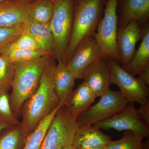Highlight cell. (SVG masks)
<instances>
[{"label":"cell","mask_w":149,"mask_h":149,"mask_svg":"<svg viewBox=\"0 0 149 149\" xmlns=\"http://www.w3.org/2000/svg\"><path fill=\"white\" fill-rule=\"evenodd\" d=\"M55 60L52 57L49 60L37 91L26 102L20 128L22 135H30L39 123L61 103L54 84V73L56 65Z\"/></svg>","instance_id":"6da1fadb"},{"label":"cell","mask_w":149,"mask_h":149,"mask_svg":"<svg viewBox=\"0 0 149 149\" xmlns=\"http://www.w3.org/2000/svg\"><path fill=\"white\" fill-rule=\"evenodd\" d=\"M52 56L49 55L29 61L15 64L10 102L12 111L16 117L22 106L36 92L45 68Z\"/></svg>","instance_id":"7a4b0ae2"},{"label":"cell","mask_w":149,"mask_h":149,"mask_svg":"<svg viewBox=\"0 0 149 149\" xmlns=\"http://www.w3.org/2000/svg\"><path fill=\"white\" fill-rule=\"evenodd\" d=\"M107 0H73L72 27L69 46L63 61L66 65L83 40L94 36L102 18Z\"/></svg>","instance_id":"3957f363"},{"label":"cell","mask_w":149,"mask_h":149,"mask_svg":"<svg viewBox=\"0 0 149 149\" xmlns=\"http://www.w3.org/2000/svg\"><path fill=\"white\" fill-rule=\"evenodd\" d=\"M73 0H54L50 26L55 44L56 59L63 61L72 27Z\"/></svg>","instance_id":"277c9868"},{"label":"cell","mask_w":149,"mask_h":149,"mask_svg":"<svg viewBox=\"0 0 149 149\" xmlns=\"http://www.w3.org/2000/svg\"><path fill=\"white\" fill-rule=\"evenodd\" d=\"M118 0H107L104 15L99 22L94 37L104 55L121 64L116 46Z\"/></svg>","instance_id":"5b68a950"},{"label":"cell","mask_w":149,"mask_h":149,"mask_svg":"<svg viewBox=\"0 0 149 149\" xmlns=\"http://www.w3.org/2000/svg\"><path fill=\"white\" fill-rule=\"evenodd\" d=\"M77 127L76 120L63 106L52 120L40 149H61L71 145Z\"/></svg>","instance_id":"8992f818"},{"label":"cell","mask_w":149,"mask_h":149,"mask_svg":"<svg viewBox=\"0 0 149 149\" xmlns=\"http://www.w3.org/2000/svg\"><path fill=\"white\" fill-rule=\"evenodd\" d=\"M111 84L117 85L123 97L129 102L140 104L149 102V89L141 80L131 75L114 60L108 58Z\"/></svg>","instance_id":"52a82bcc"},{"label":"cell","mask_w":149,"mask_h":149,"mask_svg":"<svg viewBox=\"0 0 149 149\" xmlns=\"http://www.w3.org/2000/svg\"><path fill=\"white\" fill-rule=\"evenodd\" d=\"M128 102L120 91L109 90L97 103L77 118L78 126L93 125L106 120L125 108Z\"/></svg>","instance_id":"ba28073f"},{"label":"cell","mask_w":149,"mask_h":149,"mask_svg":"<svg viewBox=\"0 0 149 149\" xmlns=\"http://www.w3.org/2000/svg\"><path fill=\"white\" fill-rule=\"evenodd\" d=\"M100 129L132 131L143 139L149 135V126L141 119L133 102L111 117L93 125Z\"/></svg>","instance_id":"9c48e42d"},{"label":"cell","mask_w":149,"mask_h":149,"mask_svg":"<svg viewBox=\"0 0 149 149\" xmlns=\"http://www.w3.org/2000/svg\"><path fill=\"white\" fill-rule=\"evenodd\" d=\"M105 56L94 36L85 38L75 49L66 65L75 79L83 80V73L90 65Z\"/></svg>","instance_id":"30bf717a"},{"label":"cell","mask_w":149,"mask_h":149,"mask_svg":"<svg viewBox=\"0 0 149 149\" xmlns=\"http://www.w3.org/2000/svg\"><path fill=\"white\" fill-rule=\"evenodd\" d=\"M83 80L97 97L106 94L111 84L108 58L103 56L92 63L83 72Z\"/></svg>","instance_id":"8fae6325"},{"label":"cell","mask_w":149,"mask_h":149,"mask_svg":"<svg viewBox=\"0 0 149 149\" xmlns=\"http://www.w3.org/2000/svg\"><path fill=\"white\" fill-rule=\"evenodd\" d=\"M142 37V29L136 20L126 26L118 28L116 46L123 68L125 69L133 58L136 50V44Z\"/></svg>","instance_id":"7c38bea8"},{"label":"cell","mask_w":149,"mask_h":149,"mask_svg":"<svg viewBox=\"0 0 149 149\" xmlns=\"http://www.w3.org/2000/svg\"><path fill=\"white\" fill-rule=\"evenodd\" d=\"M118 28L136 20L142 29L149 21V0H118Z\"/></svg>","instance_id":"4fadbf2b"},{"label":"cell","mask_w":149,"mask_h":149,"mask_svg":"<svg viewBox=\"0 0 149 149\" xmlns=\"http://www.w3.org/2000/svg\"><path fill=\"white\" fill-rule=\"evenodd\" d=\"M34 0H5L0 2V27H9L27 21Z\"/></svg>","instance_id":"5bb4252c"},{"label":"cell","mask_w":149,"mask_h":149,"mask_svg":"<svg viewBox=\"0 0 149 149\" xmlns=\"http://www.w3.org/2000/svg\"><path fill=\"white\" fill-rule=\"evenodd\" d=\"M111 141L110 136L94 125L78 126L72 145L74 149L104 148Z\"/></svg>","instance_id":"9a60e30c"},{"label":"cell","mask_w":149,"mask_h":149,"mask_svg":"<svg viewBox=\"0 0 149 149\" xmlns=\"http://www.w3.org/2000/svg\"><path fill=\"white\" fill-rule=\"evenodd\" d=\"M97 96L84 81L72 93L65 105L67 109L75 120L85 113L95 102Z\"/></svg>","instance_id":"2e32d148"},{"label":"cell","mask_w":149,"mask_h":149,"mask_svg":"<svg viewBox=\"0 0 149 149\" xmlns=\"http://www.w3.org/2000/svg\"><path fill=\"white\" fill-rule=\"evenodd\" d=\"M24 32L30 35L42 50L56 59L55 44L50 24H38L26 22Z\"/></svg>","instance_id":"e0dca14e"},{"label":"cell","mask_w":149,"mask_h":149,"mask_svg":"<svg viewBox=\"0 0 149 149\" xmlns=\"http://www.w3.org/2000/svg\"><path fill=\"white\" fill-rule=\"evenodd\" d=\"M141 42L130 63L125 68L127 72L136 77L139 72L149 68V21L142 28Z\"/></svg>","instance_id":"ac0fdd59"},{"label":"cell","mask_w":149,"mask_h":149,"mask_svg":"<svg viewBox=\"0 0 149 149\" xmlns=\"http://www.w3.org/2000/svg\"><path fill=\"white\" fill-rule=\"evenodd\" d=\"M56 65L54 82L56 92L61 101H68L72 94L76 79L61 60Z\"/></svg>","instance_id":"d6986e66"},{"label":"cell","mask_w":149,"mask_h":149,"mask_svg":"<svg viewBox=\"0 0 149 149\" xmlns=\"http://www.w3.org/2000/svg\"><path fill=\"white\" fill-rule=\"evenodd\" d=\"M53 2L47 0H34L27 22L38 24H48L52 16Z\"/></svg>","instance_id":"ffe728a7"},{"label":"cell","mask_w":149,"mask_h":149,"mask_svg":"<svg viewBox=\"0 0 149 149\" xmlns=\"http://www.w3.org/2000/svg\"><path fill=\"white\" fill-rule=\"evenodd\" d=\"M66 103L65 102L61 101L57 107L39 123L34 131L28 136L25 146L23 149H40L52 120L58 109Z\"/></svg>","instance_id":"44dd1931"},{"label":"cell","mask_w":149,"mask_h":149,"mask_svg":"<svg viewBox=\"0 0 149 149\" xmlns=\"http://www.w3.org/2000/svg\"><path fill=\"white\" fill-rule=\"evenodd\" d=\"M0 55L12 63H16L49 54L43 51L15 47L10 44L0 49Z\"/></svg>","instance_id":"7402d4cb"},{"label":"cell","mask_w":149,"mask_h":149,"mask_svg":"<svg viewBox=\"0 0 149 149\" xmlns=\"http://www.w3.org/2000/svg\"><path fill=\"white\" fill-rule=\"evenodd\" d=\"M143 139L132 131L126 130L121 139L111 140L104 149H140Z\"/></svg>","instance_id":"603a6c76"},{"label":"cell","mask_w":149,"mask_h":149,"mask_svg":"<svg viewBox=\"0 0 149 149\" xmlns=\"http://www.w3.org/2000/svg\"><path fill=\"white\" fill-rule=\"evenodd\" d=\"M14 73V63L0 55V89L8 90L11 86Z\"/></svg>","instance_id":"cb8c5ba5"},{"label":"cell","mask_w":149,"mask_h":149,"mask_svg":"<svg viewBox=\"0 0 149 149\" xmlns=\"http://www.w3.org/2000/svg\"><path fill=\"white\" fill-rule=\"evenodd\" d=\"M7 91L0 89V118L10 125L19 124L12 111Z\"/></svg>","instance_id":"d4e9b609"},{"label":"cell","mask_w":149,"mask_h":149,"mask_svg":"<svg viewBox=\"0 0 149 149\" xmlns=\"http://www.w3.org/2000/svg\"><path fill=\"white\" fill-rule=\"evenodd\" d=\"M24 24L12 27H0V49L13 42L23 33Z\"/></svg>","instance_id":"484cf974"},{"label":"cell","mask_w":149,"mask_h":149,"mask_svg":"<svg viewBox=\"0 0 149 149\" xmlns=\"http://www.w3.org/2000/svg\"><path fill=\"white\" fill-rule=\"evenodd\" d=\"M21 136L19 128L5 133L0 138V149H16Z\"/></svg>","instance_id":"4316f807"},{"label":"cell","mask_w":149,"mask_h":149,"mask_svg":"<svg viewBox=\"0 0 149 149\" xmlns=\"http://www.w3.org/2000/svg\"><path fill=\"white\" fill-rule=\"evenodd\" d=\"M10 44L15 47L32 50L42 51L32 37L24 31L16 40Z\"/></svg>","instance_id":"83f0119b"},{"label":"cell","mask_w":149,"mask_h":149,"mask_svg":"<svg viewBox=\"0 0 149 149\" xmlns=\"http://www.w3.org/2000/svg\"><path fill=\"white\" fill-rule=\"evenodd\" d=\"M136 110L141 119L149 126V102L140 104Z\"/></svg>","instance_id":"f1b7e54d"},{"label":"cell","mask_w":149,"mask_h":149,"mask_svg":"<svg viewBox=\"0 0 149 149\" xmlns=\"http://www.w3.org/2000/svg\"><path fill=\"white\" fill-rule=\"evenodd\" d=\"M138 79L141 80L147 86H149V68H146L141 71L139 74Z\"/></svg>","instance_id":"f546056e"},{"label":"cell","mask_w":149,"mask_h":149,"mask_svg":"<svg viewBox=\"0 0 149 149\" xmlns=\"http://www.w3.org/2000/svg\"><path fill=\"white\" fill-rule=\"evenodd\" d=\"M10 126V125L0 118V133L3 130L8 128Z\"/></svg>","instance_id":"4dcf8cb0"},{"label":"cell","mask_w":149,"mask_h":149,"mask_svg":"<svg viewBox=\"0 0 149 149\" xmlns=\"http://www.w3.org/2000/svg\"><path fill=\"white\" fill-rule=\"evenodd\" d=\"M140 149H149V143H145V144L142 143V145Z\"/></svg>","instance_id":"1f68e13d"},{"label":"cell","mask_w":149,"mask_h":149,"mask_svg":"<svg viewBox=\"0 0 149 149\" xmlns=\"http://www.w3.org/2000/svg\"><path fill=\"white\" fill-rule=\"evenodd\" d=\"M61 149H74L72 146V144L71 145H68L64 147V148H63Z\"/></svg>","instance_id":"d6a6232c"},{"label":"cell","mask_w":149,"mask_h":149,"mask_svg":"<svg viewBox=\"0 0 149 149\" xmlns=\"http://www.w3.org/2000/svg\"><path fill=\"white\" fill-rule=\"evenodd\" d=\"M105 148H86L84 149H104Z\"/></svg>","instance_id":"836d02e7"},{"label":"cell","mask_w":149,"mask_h":149,"mask_svg":"<svg viewBox=\"0 0 149 149\" xmlns=\"http://www.w3.org/2000/svg\"><path fill=\"white\" fill-rule=\"evenodd\" d=\"M47 1H51L54 2V0H47Z\"/></svg>","instance_id":"e575fe53"},{"label":"cell","mask_w":149,"mask_h":149,"mask_svg":"<svg viewBox=\"0 0 149 149\" xmlns=\"http://www.w3.org/2000/svg\"><path fill=\"white\" fill-rule=\"evenodd\" d=\"M5 1V0H0V2L1 1Z\"/></svg>","instance_id":"d590c367"}]
</instances>
